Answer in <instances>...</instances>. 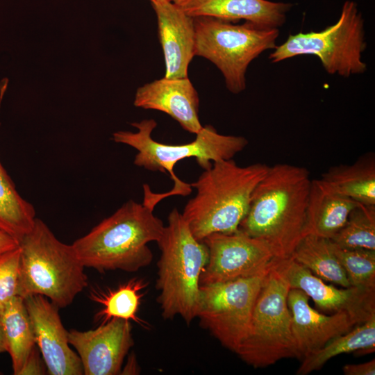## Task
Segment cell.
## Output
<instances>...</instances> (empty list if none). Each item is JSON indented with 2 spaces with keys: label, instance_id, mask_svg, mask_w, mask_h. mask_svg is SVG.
<instances>
[{
  "label": "cell",
  "instance_id": "1",
  "mask_svg": "<svg viewBox=\"0 0 375 375\" xmlns=\"http://www.w3.org/2000/svg\"><path fill=\"white\" fill-rule=\"evenodd\" d=\"M144 193L143 203L128 201L74 242L73 249L85 267L135 272L150 265L153 253L148 244L157 242L165 227L153 209L165 197L153 193L147 185Z\"/></svg>",
  "mask_w": 375,
  "mask_h": 375
},
{
  "label": "cell",
  "instance_id": "2",
  "mask_svg": "<svg viewBox=\"0 0 375 375\" xmlns=\"http://www.w3.org/2000/svg\"><path fill=\"white\" fill-rule=\"evenodd\" d=\"M311 181L304 167H269L238 230L263 241L275 258L290 257L302 238Z\"/></svg>",
  "mask_w": 375,
  "mask_h": 375
},
{
  "label": "cell",
  "instance_id": "3",
  "mask_svg": "<svg viewBox=\"0 0 375 375\" xmlns=\"http://www.w3.org/2000/svg\"><path fill=\"white\" fill-rule=\"evenodd\" d=\"M269 167L260 162L242 167L232 158L213 162L204 169L190 184L197 194L181 213L193 235L202 241L214 233L237 232Z\"/></svg>",
  "mask_w": 375,
  "mask_h": 375
},
{
  "label": "cell",
  "instance_id": "4",
  "mask_svg": "<svg viewBox=\"0 0 375 375\" xmlns=\"http://www.w3.org/2000/svg\"><path fill=\"white\" fill-rule=\"evenodd\" d=\"M156 242L160 251L157 301L162 316L165 319L180 316L190 324L197 315L200 277L208 260L207 246L193 235L177 208L169 214Z\"/></svg>",
  "mask_w": 375,
  "mask_h": 375
},
{
  "label": "cell",
  "instance_id": "5",
  "mask_svg": "<svg viewBox=\"0 0 375 375\" xmlns=\"http://www.w3.org/2000/svg\"><path fill=\"white\" fill-rule=\"evenodd\" d=\"M19 247L18 296L23 299L42 295L65 308L88 285L85 267L72 244L60 242L41 219L36 217Z\"/></svg>",
  "mask_w": 375,
  "mask_h": 375
},
{
  "label": "cell",
  "instance_id": "6",
  "mask_svg": "<svg viewBox=\"0 0 375 375\" xmlns=\"http://www.w3.org/2000/svg\"><path fill=\"white\" fill-rule=\"evenodd\" d=\"M136 132L119 131L112 134L117 143L128 145L137 150L134 164L147 170L169 173L174 183L168 196H185L191 192V185L183 183L174 172L176 164L185 158H195L203 169L213 162L232 159L248 144L242 136L219 133L211 125H206L196 134L195 140L182 144H167L153 140L151 133L157 123L153 119H143L131 124Z\"/></svg>",
  "mask_w": 375,
  "mask_h": 375
},
{
  "label": "cell",
  "instance_id": "7",
  "mask_svg": "<svg viewBox=\"0 0 375 375\" xmlns=\"http://www.w3.org/2000/svg\"><path fill=\"white\" fill-rule=\"evenodd\" d=\"M367 42L364 19L353 1H346L337 22L319 31L290 34L269 56L272 63L295 56H317L324 70L331 75L349 77L367 69L362 60Z\"/></svg>",
  "mask_w": 375,
  "mask_h": 375
},
{
  "label": "cell",
  "instance_id": "8",
  "mask_svg": "<svg viewBox=\"0 0 375 375\" xmlns=\"http://www.w3.org/2000/svg\"><path fill=\"white\" fill-rule=\"evenodd\" d=\"M195 56L212 62L222 72L226 88L239 94L246 88L250 63L274 49L279 28H267L245 22L234 24L210 17H194Z\"/></svg>",
  "mask_w": 375,
  "mask_h": 375
},
{
  "label": "cell",
  "instance_id": "9",
  "mask_svg": "<svg viewBox=\"0 0 375 375\" xmlns=\"http://www.w3.org/2000/svg\"><path fill=\"white\" fill-rule=\"evenodd\" d=\"M290 289L273 260L256 298L247 335L235 353L255 368L283 358H299L288 304Z\"/></svg>",
  "mask_w": 375,
  "mask_h": 375
},
{
  "label": "cell",
  "instance_id": "10",
  "mask_svg": "<svg viewBox=\"0 0 375 375\" xmlns=\"http://www.w3.org/2000/svg\"><path fill=\"white\" fill-rule=\"evenodd\" d=\"M272 265L251 276L200 285L196 317L235 353L247 335L256 298Z\"/></svg>",
  "mask_w": 375,
  "mask_h": 375
},
{
  "label": "cell",
  "instance_id": "11",
  "mask_svg": "<svg viewBox=\"0 0 375 375\" xmlns=\"http://www.w3.org/2000/svg\"><path fill=\"white\" fill-rule=\"evenodd\" d=\"M208 260L200 285L212 284L253 276L267 268L274 256L262 240L240 231L214 233L202 240Z\"/></svg>",
  "mask_w": 375,
  "mask_h": 375
},
{
  "label": "cell",
  "instance_id": "12",
  "mask_svg": "<svg viewBox=\"0 0 375 375\" xmlns=\"http://www.w3.org/2000/svg\"><path fill=\"white\" fill-rule=\"evenodd\" d=\"M274 265L284 276L290 288L302 290L322 310L346 312L358 324L375 317V288L356 286L338 288L325 283L291 256L284 259L275 258Z\"/></svg>",
  "mask_w": 375,
  "mask_h": 375
},
{
  "label": "cell",
  "instance_id": "13",
  "mask_svg": "<svg viewBox=\"0 0 375 375\" xmlns=\"http://www.w3.org/2000/svg\"><path fill=\"white\" fill-rule=\"evenodd\" d=\"M68 340L76 350L85 375H116L134 341L128 320L112 318L95 329L68 332Z\"/></svg>",
  "mask_w": 375,
  "mask_h": 375
},
{
  "label": "cell",
  "instance_id": "14",
  "mask_svg": "<svg viewBox=\"0 0 375 375\" xmlns=\"http://www.w3.org/2000/svg\"><path fill=\"white\" fill-rule=\"evenodd\" d=\"M33 329L36 345L49 374L82 375L81 360L70 347L58 308L42 295L24 299Z\"/></svg>",
  "mask_w": 375,
  "mask_h": 375
},
{
  "label": "cell",
  "instance_id": "15",
  "mask_svg": "<svg viewBox=\"0 0 375 375\" xmlns=\"http://www.w3.org/2000/svg\"><path fill=\"white\" fill-rule=\"evenodd\" d=\"M288 304L292 315V330L299 359L302 360L332 339L358 325L346 312L326 315L315 310L309 304L308 296L299 289H290Z\"/></svg>",
  "mask_w": 375,
  "mask_h": 375
},
{
  "label": "cell",
  "instance_id": "16",
  "mask_svg": "<svg viewBox=\"0 0 375 375\" xmlns=\"http://www.w3.org/2000/svg\"><path fill=\"white\" fill-rule=\"evenodd\" d=\"M134 105L163 112L191 133L197 134L203 128L199 117V95L188 76H164L140 87Z\"/></svg>",
  "mask_w": 375,
  "mask_h": 375
},
{
  "label": "cell",
  "instance_id": "17",
  "mask_svg": "<svg viewBox=\"0 0 375 375\" xmlns=\"http://www.w3.org/2000/svg\"><path fill=\"white\" fill-rule=\"evenodd\" d=\"M158 21L159 39L165 64V77L188 76L195 56L194 17L169 1L151 3Z\"/></svg>",
  "mask_w": 375,
  "mask_h": 375
},
{
  "label": "cell",
  "instance_id": "18",
  "mask_svg": "<svg viewBox=\"0 0 375 375\" xmlns=\"http://www.w3.org/2000/svg\"><path fill=\"white\" fill-rule=\"evenodd\" d=\"M292 4L269 0H188L179 6L192 17H210L228 22L243 19L259 27L279 28Z\"/></svg>",
  "mask_w": 375,
  "mask_h": 375
},
{
  "label": "cell",
  "instance_id": "19",
  "mask_svg": "<svg viewBox=\"0 0 375 375\" xmlns=\"http://www.w3.org/2000/svg\"><path fill=\"white\" fill-rule=\"evenodd\" d=\"M359 203L326 188L312 179L302 238L314 235L332 239L344 225L351 210Z\"/></svg>",
  "mask_w": 375,
  "mask_h": 375
},
{
  "label": "cell",
  "instance_id": "20",
  "mask_svg": "<svg viewBox=\"0 0 375 375\" xmlns=\"http://www.w3.org/2000/svg\"><path fill=\"white\" fill-rule=\"evenodd\" d=\"M319 181L334 193L359 203L375 206L374 153H366L350 165L329 167Z\"/></svg>",
  "mask_w": 375,
  "mask_h": 375
},
{
  "label": "cell",
  "instance_id": "21",
  "mask_svg": "<svg viewBox=\"0 0 375 375\" xmlns=\"http://www.w3.org/2000/svg\"><path fill=\"white\" fill-rule=\"evenodd\" d=\"M8 81L0 84V108ZM35 211L31 203L20 196L0 161V228L18 242L33 228Z\"/></svg>",
  "mask_w": 375,
  "mask_h": 375
},
{
  "label": "cell",
  "instance_id": "22",
  "mask_svg": "<svg viewBox=\"0 0 375 375\" xmlns=\"http://www.w3.org/2000/svg\"><path fill=\"white\" fill-rule=\"evenodd\" d=\"M375 349V317L355 326L349 331L327 342L319 349L306 355L296 374L306 375L320 369L331 358L342 353H370Z\"/></svg>",
  "mask_w": 375,
  "mask_h": 375
},
{
  "label": "cell",
  "instance_id": "23",
  "mask_svg": "<svg viewBox=\"0 0 375 375\" xmlns=\"http://www.w3.org/2000/svg\"><path fill=\"white\" fill-rule=\"evenodd\" d=\"M0 320L13 374L19 375L31 353L37 347L24 299L15 297L1 314Z\"/></svg>",
  "mask_w": 375,
  "mask_h": 375
},
{
  "label": "cell",
  "instance_id": "24",
  "mask_svg": "<svg viewBox=\"0 0 375 375\" xmlns=\"http://www.w3.org/2000/svg\"><path fill=\"white\" fill-rule=\"evenodd\" d=\"M291 257L323 281L343 288L351 286L329 239L306 235L300 240Z\"/></svg>",
  "mask_w": 375,
  "mask_h": 375
},
{
  "label": "cell",
  "instance_id": "25",
  "mask_svg": "<svg viewBox=\"0 0 375 375\" xmlns=\"http://www.w3.org/2000/svg\"><path fill=\"white\" fill-rule=\"evenodd\" d=\"M147 285L148 283L144 279L135 278L114 290H93L90 292L91 299L103 306L95 317L101 324L112 318H120L133 320L143 327H148V323L137 315L144 295L142 290Z\"/></svg>",
  "mask_w": 375,
  "mask_h": 375
},
{
  "label": "cell",
  "instance_id": "26",
  "mask_svg": "<svg viewBox=\"0 0 375 375\" xmlns=\"http://www.w3.org/2000/svg\"><path fill=\"white\" fill-rule=\"evenodd\" d=\"M331 240L341 247L375 250V206L358 203Z\"/></svg>",
  "mask_w": 375,
  "mask_h": 375
},
{
  "label": "cell",
  "instance_id": "27",
  "mask_svg": "<svg viewBox=\"0 0 375 375\" xmlns=\"http://www.w3.org/2000/svg\"><path fill=\"white\" fill-rule=\"evenodd\" d=\"M331 244L351 286L375 288V250Z\"/></svg>",
  "mask_w": 375,
  "mask_h": 375
},
{
  "label": "cell",
  "instance_id": "28",
  "mask_svg": "<svg viewBox=\"0 0 375 375\" xmlns=\"http://www.w3.org/2000/svg\"><path fill=\"white\" fill-rule=\"evenodd\" d=\"M19 247L0 256V315L18 296Z\"/></svg>",
  "mask_w": 375,
  "mask_h": 375
},
{
  "label": "cell",
  "instance_id": "29",
  "mask_svg": "<svg viewBox=\"0 0 375 375\" xmlns=\"http://www.w3.org/2000/svg\"><path fill=\"white\" fill-rule=\"evenodd\" d=\"M43 359H42L39 349L36 347L31 353L19 375H41L45 374L47 369Z\"/></svg>",
  "mask_w": 375,
  "mask_h": 375
},
{
  "label": "cell",
  "instance_id": "30",
  "mask_svg": "<svg viewBox=\"0 0 375 375\" xmlns=\"http://www.w3.org/2000/svg\"><path fill=\"white\" fill-rule=\"evenodd\" d=\"M342 370L345 375H374L375 360L360 364H347Z\"/></svg>",
  "mask_w": 375,
  "mask_h": 375
},
{
  "label": "cell",
  "instance_id": "31",
  "mask_svg": "<svg viewBox=\"0 0 375 375\" xmlns=\"http://www.w3.org/2000/svg\"><path fill=\"white\" fill-rule=\"evenodd\" d=\"M19 247V242L10 234L0 228V256Z\"/></svg>",
  "mask_w": 375,
  "mask_h": 375
},
{
  "label": "cell",
  "instance_id": "32",
  "mask_svg": "<svg viewBox=\"0 0 375 375\" xmlns=\"http://www.w3.org/2000/svg\"><path fill=\"white\" fill-rule=\"evenodd\" d=\"M7 351L6 341L2 324L0 320V353Z\"/></svg>",
  "mask_w": 375,
  "mask_h": 375
},
{
  "label": "cell",
  "instance_id": "33",
  "mask_svg": "<svg viewBox=\"0 0 375 375\" xmlns=\"http://www.w3.org/2000/svg\"><path fill=\"white\" fill-rule=\"evenodd\" d=\"M188 0H169L172 3H174L175 5L178 6H181L185 3H186Z\"/></svg>",
  "mask_w": 375,
  "mask_h": 375
},
{
  "label": "cell",
  "instance_id": "34",
  "mask_svg": "<svg viewBox=\"0 0 375 375\" xmlns=\"http://www.w3.org/2000/svg\"><path fill=\"white\" fill-rule=\"evenodd\" d=\"M150 1H151V3H154V2H160V1H169V0H150Z\"/></svg>",
  "mask_w": 375,
  "mask_h": 375
},
{
  "label": "cell",
  "instance_id": "35",
  "mask_svg": "<svg viewBox=\"0 0 375 375\" xmlns=\"http://www.w3.org/2000/svg\"><path fill=\"white\" fill-rule=\"evenodd\" d=\"M1 374V373H0V374Z\"/></svg>",
  "mask_w": 375,
  "mask_h": 375
}]
</instances>
